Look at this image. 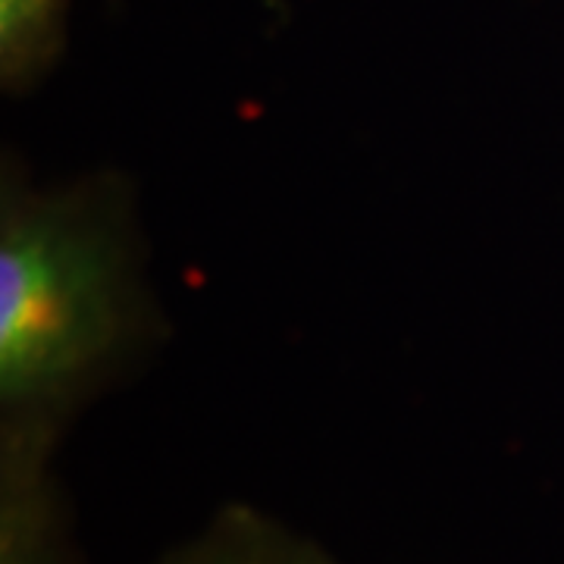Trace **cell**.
<instances>
[{"instance_id":"3957f363","label":"cell","mask_w":564,"mask_h":564,"mask_svg":"<svg viewBox=\"0 0 564 564\" xmlns=\"http://www.w3.org/2000/svg\"><path fill=\"white\" fill-rule=\"evenodd\" d=\"M154 564H339L317 540L245 502L223 505L202 533Z\"/></svg>"},{"instance_id":"277c9868","label":"cell","mask_w":564,"mask_h":564,"mask_svg":"<svg viewBox=\"0 0 564 564\" xmlns=\"http://www.w3.org/2000/svg\"><path fill=\"white\" fill-rule=\"evenodd\" d=\"M69 0H0V85L29 95L57 69L66 51Z\"/></svg>"},{"instance_id":"7a4b0ae2","label":"cell","mask_w":564,"mask_h":564,"mask_svg":"<svg viewBox=\"0 0 564 564\" xmlns=\"http://www.w3.org/2000/svg\"><path fill=\"white\" fill-rule=\"evenodd\" d=\"M0 564H85L47 452L0 448Z\"/></svg>"},{"instance_id":"6da1fadb","label":"cell","mask_w":564,"mask_h":564,"mask_svg":"<svg viewBox=\"0 0 564 564\" xmlns=\"http://www.w3.org/2000/svg\"><path fill=\"white\" fill-rule=\"evenodd\" d=\"M139 188L120 170L0 173V448L54 455L69 423L161 348Z\"/></svg>"}]
</instances>
